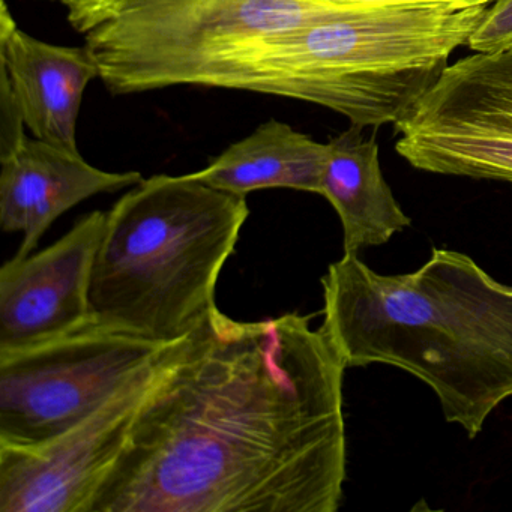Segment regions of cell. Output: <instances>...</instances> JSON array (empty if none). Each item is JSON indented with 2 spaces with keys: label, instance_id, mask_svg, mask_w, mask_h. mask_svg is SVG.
I'll return each mask as SVG.
<instances>
[{
  "label": "cell",
  "instance_id": "cell-16",
  "mask_svg": "<svg viewBox=\"0 0 512 512\" xmlns=\"http://www.w3.org/2000/svg\"><path fill=\"white\" fill-rule=\"evenodd\" d=\"M49 2H61V4H62V2H64V0H49Z\"/></svg>",
  "mask_w": 512,
  "mask_h": 512
},
{
  "label": "cell",
  "instance_id": "cell-6",
  "mask_svg": "<svg viewBox=\"0 0 512 512\" xmlns=\"http://www.w3.org/2000/svg\"><path fill=\"white\" fill-rule=\"evenodd\" d=\"M176 341L149 340L89 319L55 340L0 350V443L34 446L62 436Z\"/></svg>",
  "mask_w": 512,
  "mask_h": 512
},
{
  "label": "cell",
  "instance_id": "cell-9",
  "mask_svg": "<svg viewBox=\"0 0 512 512\" xmlns=\"http://www.w3.org/2000/svg\"><path fill=\"white\" fill-rule=\"evenodd\" d=\"M107 212L94 211L46 250L0 269V350L55 340L91 319L89 293Z\"/></svg>",
  "mask_w": 512,
  "mask_h": 512
},
{
  "label": "cell",
  "instance_id": "cell-15",
  "mask_svg": "<svg viewBox=\"0 0 512 512\" xmlns=\"http://www.w3.org/2000/svg\"><path fill=\"white\" fill-rule=\"evenodd\" d=\"M314 4L337 8H373L401 2H460V4H493L494 0H308Z\"/></svg>",
  "mask_w": 512,
  "mask_h": 512
},
{
  "label": "cell",
  "instance_id": "cell-14",
  "mask_svg": "<svg viewBox=\"0 0 512 512\" xmlns=\"http://www.w3.org/2000/svg\"><path fill=\"white\" fill-rule=\"evenodd\" d=\"M467 46L475 53L512 50V0H494Z\"/></svg>",
  "mask_w": 512,
  "mask_h": 512
},
{
  "label": "cell",
  "instance_id": "cell-5",
  "mask_svg": "<svg viewBox=\"0 0 512 512\" xmlns=\"http://www.w3.org/2000/svg\"><path fill=\"white\" fill-rule=\"evenodd\" d=\"M113 95L173 86L226 89L272 38L364 8L308 0H64Z\"/></svg>",
  "mask_w": 512,
  "mask_h": 512
},
{
  "label": "cell",
  "instance_id": "cell-11",
  "mask_svg": "<svg viewBox=\"0 0 512 512\" xmlns=\"http://www.w3.org/2000/svg\"><path fill=\"white\" fill-rule=\"evenodd\" d=\"M0 71L34 137L68 151L77 149L83 95L100 67L88 47L44 43L17 26L8 5L0 11Z\"/></svg>",
  "mask_w": 512,
  "mask_h": 512
},
{
  "label": "cell",
  "instance_id": "cell-13",
  "mask_svg": "<svg viewBox=\"0 0 512 512\" xmlns=\"http://www.w3.org/2000/svg\"><path fill=\"white\" fill-rule=\"evenodd\" d=\"M328 143H319L284 122L260 125L253 134L230 145L193 178L245 196L268 188H290L322 196Z\"/></svg>",
  "mask_w": 512,
  "mask_h": 512
},
{
  "label": "cell",
  "instance_id": "cell-2",
  "mask_svg": "<svg viewBox=\"0 0 512 512\" xmlns=\"http://www.w3.org/2000/svg\"><path fill=\"white\" fill-rule=\"evenodd\" d=\"M322 287L320 329L346 367L407 371L469 439L512 397V286L467 254L434 248L421 268L397 275L344 254Z\"/></svg>",
  "mask_w": 512,
  "mask_h": 512
},
{
  "label": "cell",
  "instance_id": "cell-3",
  "mask_svg": "<svg viewBox=\"0 0 512 512\" xmlns=\"http://www.w3.org/2000/svg\"><path fill=\"white\" fill-rule=\"evenodd\" d=\"M490 5L401 2L308 23L263 44L226 89L307 101L362 128L395 124L469 44Z\"/></svg>",
  "mask_w": 512,
  "mask_h": 512
},
{
  "label": "cell",
  "instance_id": "cell-7",
  "mask_svg": "<svg viewBox=\"0 0 512 512\" xmlns=\"http://www.w3.org/2000/svg\"><path fill=\"white\" fill-rule=\"evenodd\" d=\"M203 325L176 341L115 397L62 436L34 446L0 443V512H92L140 412L188 355Z\"/></svg>",
  "mask_w": 512,
  "mask_h": 512
},
{
  "label": "cell",
  "instance_id": "cell-10",
  "mask_svg": "<svg viewBox=\"0 0 512 512\" xmlns=\"http://www.w3.org/2000/svg\"><path fill=\"white\" fill-rule=\"evenodd\" d=\"M143 181L139 172H104L79 151L26 136L0 157V226L23 233L16 259L31 256L44 233L89 197L115 193Z\"/></svg>",
  "mask_w": 512,
  "mask_h": 512
},
{
  "label": "cell",
  "instance_id": "cell-4",
  "mask_svg": "<svg viewBox=\"0 0 512 512\" xmlns=\"http://www.w3.org/2000/svg\"><path fill=\"white\" fill-rule=\"evenodd\" d=\"M250 215L245 196L193 175L152 176L107 212L91 320L154 341L181 340L217 310L215 290Z\"/></svg>",
  "mask_w": 512,
  "mask_h": 512
},
{
  "label": "cell",
  "instance_id": "cell-1",
  "mask_svg": "<svg viewBox=\"0 0 512 512\" xmlns=\"http://www.w3.org/2000/svg\"><path fill=\"white\" fill-rule=\"evenodd\" d=\"M311 316L211 314L152 395L92 512H337L346 364Z\"/></svg>",
  "mask_w": 512,
  "mask_h": 512
},
{
  "label": "cell",
  "instance_id": "cell-8",
  "mask_svg": "<svg viewBox=\"0 0 512 512\" xmlns=\"http://www.w3.org/2000/svg\"><path fill=\"white\" fill-rule=\"evenodd\" d=\"M394 127L415 169L512 184V50L448 65Z\"/></svg>",
  "mask_w": 512,
  "mask_h": 512
},
{
  "label": "cell",
  "instance_id": "cell-12",
  "mask_svg": "<svg viewBox=\"0 0 512 512\" xmlns=\"http://www.w3.org/2000/svg\"><path fill=\"white\" fill-rule=\"evenodd\" d=\"M322 196L340 217L344 254L386 244L412 224L383 178L376 134L364 139L359 125L329 140Z\"/></svg>",
  "mask_w": 512,
  "mask_h": 512
}]
</instances>
